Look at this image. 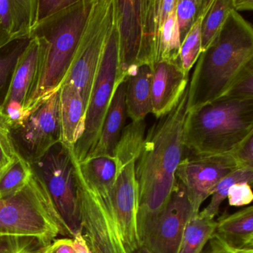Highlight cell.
<instances>
[{
	"label": "cell",
	"instance_id": "6da1fadb",
	"mask_svg": "<svg viewBox=\"0 0 253 253\" xmlns=\"http://www.w3.org/2000/svg\"><path fill=\"white\" fill-rule=\"evenodd\" d=\"M188 114V87L175 106L149 128L135 164L138 184L137 226L159 212L177 183L176 171L184 155L183 128Z\"/></svg>",
	"mask_w": 253,
	"mask_h": 253
},
{
	"label": "cell",
	"instance_id": "7a4b0ae2",
	"mask_svg": "<svg viewBox=\"0 0 253 253\" xmlns=\"http://www.w3.org/2000/svg\"><path fill=\"white\" fill-rule=\"evenodd\" d=\"M253 66V29L232 10L214 41L200 54L188 85V112L226 94L238 78Z\"/></svg>",
	"mask_w": 253,
	"mask_h": 253
},
{
	"label": "cell",
	"instance_id": "3957f363",
	"mask_svg": "<svg viewBox=\"0 0 253 253\" xmlns=\"http://www.w3.org/2000/svg\"><path fill=\"white\" fill-rule=\"evenodd\" d=\"M92 2L76 0L34 32L41 41V60L36 85L25 109L27 118L64 84Z\"/></svg>",
	"mask_w": 253,
	"mask_h": 253
},
{
	"label": "cell",
	"instance_id": "277c9868",
	"mask_svg": "<svg viewBox=\"0 0 253 253\" xmlns=\"http://www.w3.org/2000/svg\"><path fill=\"white\" fill-rule=\"evenodd\" d=\"M251 134L253 99L223 97L188 112L183 141L192 155H219L230 153Z\"/></svg>",
	"mask_w": 253,
	"mask_h": 253
},
{
	"label": "cell",
	"instance_id": "5b68a950",
	"mask_svg": "<svg viewBox=\"0 0 253 253\" xmlns=\"http://www.w3.org/2000/svg\"><path fill=\"white\" fill-rule=\"evenodd\" d=\"M118 37L119 82L141 66L157 62L160 35L164 23L160 0H114Z\"/></svg>",
	"mask_w": 253,
	"mask_h": 253
},
{
	"label": "cell",
	"instance_id": "8992f818",
	"mask_svg": "<svg viewBox=\"0 0 253 253\" xmlns=\"http://www.w3.org/2000/svg\"><path fill=\"white\" fill-rule=\"evenodd\" d=\"M82 235L93 253H128L118 224L113 202L115 180H100L80 167L72 152Z\"/></svg>",
	"mask_w": 253,
	"mask_h": 253
},
{
	"label": "cell",
	"instance_id": "52a82bcc",
	"mask_svg": "<svg viewBox=\"0 0 253 253\" xmlns=\"http://www.w3.org/2000/svg\"><path fill=\"white\" fill-rule=\"evenodd\" d=\"M58 235L67 237L45 186L34 172L22 190L0 199V236L53 241Z\"/></svg>",
	"mask_w": 253,
	"mask_h": 253
},
{
	"label": "cell",
	"instance_id": "ba28073f",
	"mask_svg": "<svg viewBox=\"0 0 253 253\" xmlns=\"http://www.w3.org/2000/svg\"><path fill=\"white\" fill-rule=\"evenodd\" d=\"M31 166L34 174L45 186L68 238L82 233L72 148L57 143Z\"/></svg>",
	"mask_w": 253,
	"mask_h": 253
},
{
	"label": "cell",
	"instance_id": "9c48e42d",
	"mask_svg": "<svg viewBox=\"0 0 253 253\" xmlns=\"http://www.w3.org/2000/svg\"><path fill=\"white\" fill-rule=\"evenodd\" d=\"M115 23L114 0H93L65 84L79 91L87 110L97 69Z\"/></svg>",
	"mask_w": 253,
	"mask_h": 253
},
{
	"label": "cell",
	"instance_id": "30bf717a",
	"mask_svg": "<svg viewBox=\"0 0 253 253\" xmlns=\"http://www.w3.org/2000/svg\"><path fill=\"white\" fill-rule=\"evenodd\" d=\"M118 77V37L115 20L94 80L85 115V129L72 148L78 162L85 161L97 144L114 91L121 83Z\"/></svg>",
	"mask_w": 253,
	"mask_h": 253
},
{
	"label": "cell",
	"instance_id": "8fae6325",
	"mask_svg": "<svg viewBox=\"0 0 253 253\" xmlns=\"http://www.w3.org/2000/svg\"><path fill=\"white\" fill-rule=\"evenodd\" d=\"M194 214L186 191L177 181L165 207L138 224L141 245L150 253H177L185 228Z\"/></svg>",
	"mask_w": 253,
	"mask_h": 253
},
{
	"label": "cell",
	"instance_id": "7c38bea8",
	"mask_svg": "<svg viewBox=\"0 0 253 253\" xmlns=\"http://www.w3.org/2000/svg\"><path fill=\"white\" fill-rule=\"evenodd\" d=\"M239 169L231 153L195 155L183 158L176 177L186 191L194 214H198L203 203L211 197L219 182Z\"/></svg>",
	"mask_w": 253,
	"mask_h": 253
},
{
	"label": "cell",
	"instance_id": "4fadbf2b",
	"mask_svg": "<svg viewBox=\"0 0 253 253\" xmlns=\"http://www.w3.org/2000/svg\"><path fill=\"white\" fill-rule=\"evenodd\" d=\"M17 131L21 139L17 144L18 153L30 164L60 143L58 93L41 105Z\"/></svg>",
	"mask_w": 253,
	"mask_h": 253
},
{
	"label": "cell",
	"instance_id": "5bb4252c",
	"mask_svg": "<svg viewBox=\"0 0 253 253\" xmlns=\"http://www.w3.org/2000/svg\"><path fill=\"white\" fill-rule=\"evenodd\" d=\"M137 161L118 166L113 185V202L124 244L128 253L141 246L137 226L138 184L135 174Z\"/></svg>",
	"mask_w": 253,
	"mask_h": 253
},
{
	"label": "cell",
	"instance_id": "9a60e30c",
	"mask_svg": "<svg viewBox=\"0 0 253 253\" xmlns=\"http://www.w3.org/2000/svg\"><path fill=\"white\" fill-rule=\"evenodd\" d=\"M152 70V113L158 119L178 103L189 85V74L183 72L180 61L157 62Z\"/></svg>",
	"mask_w": 253,
	"mask_h": 253
},
{
	"label": "cell",
	"instance_id": "2e32d148",
	"mask_svg": "<svg viewBox=\"0 0 253 253\" xmlns=\"http://www.w3.org/2000/svg\"><path fill=\"white\" fill-rule=\"evenodd\" d=\"M41 48V41L38 36H33L27 41L17 59L6 94L0 107L8 104L18 105L23 108L25 113V109L36 85Z\"/></svg>",
	"mask_w": 253,
	"mask_h": 253
},
{
	"label": "cell",
	"instance_id": "e0dca14e",
	"mask_svg": "<svg viewBox=\"0 0 253 253\" xmlns=\"http://www.w3.org/2000/svg\"><path fill=\"white\" fill-rule=\"evenodd\" d=\"M86 109L78 90L65 84L58 92V118L60 143L74 148L85 129Z\"/></svg>",
	"mask_w": 253,
	"mask_h": 253
},
{
	"label": "cell",
	"instance_id": "ac0fdd59",
	"mask_svg": "<svg viewBox=\"0 0 253 253\" xmlns=\"http://www.w3.org/2000/svg\"><path fill=\"white\" fill-rule=\"evenodd\" d=\"M126 81L120 83L115 88L103 121L100 137L95 147L86 160L96 157L114 156L115 147L125 127L126 120Z\"/></svg>",
	"mask_w": 253,
	"mask_h": 253
},
{
	"label": "cell",
	"instance_id": "d6986e66",
	"mask_svg": "<svg viewBox=\"0 0 253 253\" xmlns=\"http://www.w3.org/2000/svg\"><path fill=\"white\" fill-rule=\"evenodd\" d=\"M152 66L141 65L127 77L126 106L131 121L145 120L152 113Z\"/></svg>",
	"mask_w": 253,
	"mask_h": 253
},
{
	"label": "cell",
	"instance_id": "ffe728a7",
	"mask_svg": "<svg viewBox=\"0 0 253 253\" xmlns=\"http://www.w3.org/2000/svg\"><path fill=\"white\" fill-rule=\"evenodd\" d=\"M0 23L11 42L31 39L33 0H0Z\"/></svg>",
	"mask_w": 253,
	"mask_h": 253
},
{
	"label": "cell",
	"instance_id": "44dd1931",
	"mask_svg": "<svg viewBox=\"0 0 253 253\" xmlns=\"http://www.w3.org/2000/svg\"><path fill=\"white\" fill-rule=\"evenodd\" d=\"M215 233L231 247L253 249V207L223 214L216 220Z\"/></svg>",
	"mask_w": 253,
	"mask_h": 253
},
{
	"label": "cell",
	"instance_id": "7402d4cb",
	"mask_svg": "<svg viewBox=\"0 0 253 253\" xmlns=\"http://www.w3.org/2000/svg\"><path fill=\"white\" fill-rule=\"evenodd\" d=\"M146 128L145 120L131 121L125 126L114 152L118 166L137 161L146 139Z\"/></svg>",
	"mask_w": 253,
	"mask_h": 253
},
{
	"label": "cell",
	"instance_id": "603a6c76",
	"mask_svg": "<svg viewBox=\"0 0 253 253\" xmlns=\"http://www.w3.org/2000/svg\"><path fill=\"white\" fill-rule=\"evenodd\" d=\"M216 220L192 216L185 228L183 238L177 253H202L208 241L215 232Z\"/></svg>",
	"mask_w": 253,
	"mask_h": 253
},
{
	"label": "cell",
	"instance_id": "cb8c5ba5",
	"mask_svg": "<svg viewBox=\"0 0 253 253\" xmlns=\"http://www.w3.org/2000/svg\"><path fill=\"white\" fill-rule=\"evenodd\" d=\"M32 174L31 164L18 154L11 165L0 175V199L9 198L22 190Z\"/></svg>",
	"mask_w": 253,
	"mask_h": 253
},
{
	"label": "cell",
	"instance_id": "d4e9b609",
	"mask_svg": "<svg viewBox=\"0 0 253 253\" xmlns=\"http://www.w3.org/2000/svg\"><path fill=\"white\" fill-rule=\"evenodd\" d=\"M246 182L253 186V169H237L221 179L216 186L208 205L198 214L202 217L214 219L220 210V206L226 199L228 192L232 185L237 183Z\"/></svg>",
	"mask_w": 253,
	"mask_h": 253
},
{
	"label": "cell",
	"instance_id": "484cf974",
	"mask_svg": "<svg viewBox=\"0 0 253 253\" xmlns=\"http://www.w3.org/2000/svg\"><path fill=\"white\" fill-rule=\"evenodd\" d=\"M212 0H206L199 17L189 30L180 46V66L183 72L189 74L201 54V28L203 20Z\"/></svg>",
	"mask_w": 253,
	"mask_h": 253
},
{
	"label": "cell",
	"instance_id": "4316f807",
	"mask_svg": "<svg viewBox=\"0 0 253 253\" xmlns=\"http://www.w3.org/2000/svg\"><path fill=\"white\" fill-rule=\"evenodd\" d=\"M232 10V0H212L201 28V53L205 51L220 32Z\"/></svg>",
	"mask_w": 253,
	"mask_h": 253
},
{
	"label": "cell",
	"instance_id": "83f0119b",
	"mask_svg": "<svg viewBox=\"0 0 253 253\" xmlns=\"http://www.w3.org/2000/svg\"><path fill=\"white\" fill-rule=\"evenodd\" d=\"M180 46L181 43L175 8L170 14L161 29L157 62L180 61Z\"/></svg>",
	"mask_w": 253,
	"mask_h": 253
},
{
	"label": "cell",
	"instance_id": "f1b7e54d",
	"mask_svg": "<svg viewBox=\"0 0 253 253\" xmlns=\"http://www.w3.org/2000/svg\"><path fill=\"white\" fill-rule=\"evenodd\" d=\"M51 242L37 237L0 236V253H44Z\"/></svg>",
	"mask_w": 253,
	"mask_h": 253
},
{
	"label": "cell",
	"instance_id": "f546056e",
	"mask_svg": "<svg viewBox=\"0 0 253 253\" xmlns=\"http://www.w3.org/2000/svg\"><path fill=\"white\" fill-rule=\"evenodd\" d=\"M206 0H177L176 17L180 33V43L201 14Z\"/></svg>",
	"mask_w": 253,
	"mask_h": 253
},
{
	"label": "cell",
	"instance_id": "4dcf8cb0",
	"mask_svg": "<svg viewBox=\"0 0 253 253\" xmlns=\"http://www.w3.org/2000/svg\"><path fill=\"white\" fill-rule=\"evenodd\" d=\"M75 2L76 0H33L32 36L41 23L69 8Z\"/></svg>",
	"mask_w": 253,
	"mask_h": 253
},
{
	"label": "cell",
	"instance_id": "1f68e13d",
	"mask_svg": "<svg viewBox=\"0 0 253 253\" xmlns=\"http://www.w3.org/2000/svg\"><path fill=\"white\" fill-rule=\"evenodd\" d=\"M18 154L12 131L0 112V175L11 165Z\"/></svg>",
	"mask_w": 253,
	"mask_h": 253
},
{
	"label": "cell",
	"instance_id": "d6a6232c",
	"mask_svg": "<svg viewBox=\"0 0 253 253\" xmlns=\"http://www.w3.org/2000/svg\"><path fill=\"white\" fill-rule=\"evenodd\" d=\"M29 41V40H28ZM20 42L14 49L5 52L0 51V95L6 94L7 88L19 56L26 46L27 41Z\"/></svg>",
	"mask_w": 253,
	"mask_h": 253
},
{
	"label": "cell",
	"instance_id": "836d02e7",
	"mask_svg": "<svg viewBox=\"0 0 253 253\" xmlns=\"http://www.w3.org/2000/svg\"><path fill=\"white\" fill-rule=\"evenodd\" d=\"M223 97L241 100L253 99V66L238 78Z\"/></svg>",
	"mask_w": 253,
	"mask_h": 253
},
{
	"label": "cell",
	"instance_id": "e575fe53",
	"mask_svg": "<svg viewBox=\"0 0 253 253\" xmlns=\"http://www.w3.org/2000/svg\"><path fill=\"white\" fill-rule=\"evenodd\" d=\"M226 199H228L231 207L250 205L253 200L251 185L246 182L235 183L229 189Z\"/></svg>",
	"mask_w": 253,
	"mask_h": 253
},
{
	"label": "cell",
	"instance_id": "d590c367",
	"mask_svg": "<svg viewBox=\"0 0 253 253\" xmlns=\"http://www.w3.org/2000/svg\"><path fill=\"white\" fill-rule=\"evenodd\" d=\"M231 153L239 169H253V134L249 136Z\"/></svg>",
	"mask_w": 253,
	"mask_h": 253
},
{
	"label": "cell",
	"instance_id": "8d00e7d4",
	"mask_svg": "<svg viewBox=\"0 0 253 253\" xmlns=\"http://www.w3.org/2000/svg\"><path fill=\"white\" fill-rule=\"evenodd\" d=\"M202 253H253V249H238L231 247L214 232Z\"/></svg>",
	"mask_w": 253,
	"mask_h": 253
},
{
	"label": "cell",
	"instance_id": "74e56055",
	"mask_svg": "<svg viewBox=\"0 0 253 253\" xmlns=\"http://www.w3.org/2000/svg\"><path fill=\"white\" fill-rule=\"evenodd\" d=\"M44 253H76L73 238H61L51 242Z\"/></svg>",
	"mask_w": 253,
	"mask_h": 253
},
{
	"label": "cell",
	"instance_id": "f35d334b",
	"mask_svg": "<svg viewBox=\"0 0 253 253\" xmlns=\"http://www.w3.org/2000/svg\"><path fill=\"white\" fill-rule=\"evenodd\" d=\"M73 241L76 253H93L87 245L81 232L74 237Z\"/></svg>",
	"mask_w": 253,
	"mask_h": 253
},
{
	"label": "cell",
	"instance_id": "ab89813d",
	"mask_svg": "<svg viewBox=\"0 0 253 253\" xmlns=\"http://www.w3.org/2000/svg\"><path fill=\"white\" fill-rule=\"evenodd\" d=\"M232 2L233 10L237 11V12H238V11H253V0H232Z\"/></svg>",
	"mask_w": 253,
	"mask_h": 253
},
{
	"label": "cell",
	"instance_id": "60d3db41",
	"mask_svg": "<svg viewBox=\"0 0 253 253\" xmlns=\"http://www.w3.org/2000/svg\"><path fill=\"white\" fill-rule=\"evenodd\" d=\"M133 253H150V252H149L144 246L141 245L140 247H139V248Z\"/></svg>",
	"mask_w": 253,
	"mask_h": 253
}]
</instances>
